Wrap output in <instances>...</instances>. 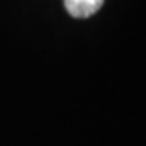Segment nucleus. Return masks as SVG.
Listing matches in <instances>:
<instances>
[{"instance_id": "obj_1", "label": "nucleus", "mask_w": 146, "mask_h": 146, "mask_svg": "<svg viewBox=\"0 0 146 146\" xmlns=\"http://www.w3.org/2000/svg\"><path fill=\"white\" fill-rule=\"evenodd\" d=\"M63 3L73 18H88L102 7L104 0H63Z\"/></svg>"}]
</instances>
